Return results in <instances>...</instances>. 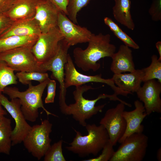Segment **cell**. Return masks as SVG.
Listing matches in <instances>:
<instances>
[{
  "mask_svg": "<svg viewBox=\"0 0 161 161\" xmlns=\"http://www.w3.org/2000/svg\"><path fill=\"white\" fill-rule=\"evenodd\" d=\"M53 4L60 12L67 16L66 10L68 0H47Z\"/></svg>",
  "mask_w": 161,
  "mask_h": 161,
  "instance_id": "obj_34",
  "label": "cell"
},
{
  "mask_svg": "<svg viewBox=\"0 0 161 161\" xmlns=\"http://www.w3.org/2000/svg\"><path fill=\"white\" fill-rule=\"evenodd\" d=\"M49 78L36 86L32 85L31 82L28 84L29 87L26 91H20L15 87H6L3 93L8 95L10 99L17 98L21 105V109L26 120L35 122L38 117V109L41 108L48 116H57L48 111L44 106L42 96L47 86Z\"/></svg>",
  "mask_w": 161,
  "mask_h": 161,
  "instance_id": "obj_3",
  "label": "cell"
},
{
  "mask_svg": "<svg viewBox=\"0 0 161 161\" xmlns=\"http://www.w3.org/2000/svg\"><path fill=\"white\" fill-rule=\"evenodd\" d=\"M85 127L88 134L84 136L74 129L75 137L66 148L81 157L90 154L97 156L109 141L108 133L100 124L97 126L95 124H87Z\"/></svg>",
  "mask_w": 161,
  "mask_h": 161,
  "instance_id": "obj_4",
  "label": "cell"
},
{
  "mask_svg": "<svg viewBox=\"0 0 161 161\" xmlns=\"http://www.w3.org/2000/svg\"><path fill=\"white\" fill-rule=\"evenodd\" d=\"M66 10L68 18L74 23L78 24L77 15L83 8L86 6L91 0H68Z\"/></svg>",
  "mask_w": 161,
  "mask_h": 161,
  "instance_id": "obj_28",
  "label": "cell"
},
{
  "mask_svg": "<svg viewBox=\"0 0 161 161\" xmlns=\"http://www.w3.org/2000/svg\"><path fill=\"white\" fill-rule=\"evenodd\" d=\"M38 0H16L5 14L13 21L34 18Z\"/></svg>",
  "mask_w": 161,
  "mask_h": 161,
  "instance_id": "obj_20",
  "label": "cell"
},
{
  "mask_svg": "<svg viewBox=\"0 0 161 161\" xmlns=\"http://www.w3.org/2000/svg\"><path fill=\"white\" fill-rule=\"evenodd\" d=\"M47 94L45 99V103H53L55 95L56 82L54 80H49L47 85Z\"/></svg>",
  "mask_w": 161,
  "mask_h": 161,
  "instance_id": "obj_32",
  "label": "cell"
},
{
  "mask_svg": "<svg viewBox=\"0 0 161 161\" xmlns=\"http://www.w3.org/2000/svg\"><path fill=\"white\" fill-rule=\"evenodd\" d=\"M110 42L109 34H93L85 49L77 47L74 49L75 63L84 71H96L100 66V64L97 62L102 58H111L115 52L116 47Z\"/></svg>",
  "mask_w": 161,
  "mask_h": 161,
  "instance_id": "obj_1",
  "label": "cell"
},
{
  "mask_svg": "<svg viewBox=\"0 0 161 161\" xmlns=\"http://www.w3.org/2000/svg\"><path fill=\"white\" fill-rule=\"evenodd\" d=\"M7 114L6 112L3 109L0 102V115L4 116Z\"/></svg>",
  "mask_w": 161,
  "mask_h": 161,
  "instance_id": "obj_39",
  "label": "cell"
},
{
  "mask_svg": "<svg viewBox=\"0 0 161 161\" xmlns=\"http://www.w3.org/2000/svg\"><path fill=\"white\" fill-rule=\"evenodd\" d=\"M32 47H21L0 53V59L14 71L41 72L31 49Z\"/></svg>",
  "mask_w": 161,
  "mask_h": 161,
  "instance_id": "obj_8",
  "label": "cell"
},
{
  "mask_svg": "<svg viewBox=\"0 0 161 161\" xmlns=\"http://www.w3.org/2000/svg\"><path fill=\"white\" fill-rule=\"evenodd\" d=\"M16 75L19 81L24 85L28 84L32 80L41 83L49 78L47 72H19Z\"/></svg>",
  "mask_w": 161,
  "mask_h": 161,
  "instance_id": "obj_26",
  "label": "cell"
},
{
  "mask_svg": "<svg viewBox=\"0 0 161 161\" xmlns=\"http://www.w3.org/2000/svg\"><path fill=\"white\" fill-rule=\"evenodd\" d=\"M60 11L52 2L47 0H38L34 18L39 26L41 33H46L57 26Z\"/></svg>",
  "mask_w": 161,
  "mask_h": 161,
  "instance_id": "obj_15",
  "label": "cell"
},
{
  "mask_svg": "<svg viewBox=\"0 0 161 161\" xmlns=\"http://www.w3.org/2000/svg\"><path fill=\"white\" fill-rule=\"evenodd\" d=\"M136 92L140 101L143 103L147 115L153 112L161 113V83L155 79L144 82Z\"/></svg>",
  "mask_w": 161,
  "mask_h": 161,
  "instance_id": "obj_14",
  "label": "cell"
},
{
  "mask_svg": "<svg viewBox=\"0 0 161 161\" xmlns=\"http://www.w3.org/2000/svg\"><path fill=\"white\" fill-rule=\"evenodd\" d=\"M157 157L159 161H161V148H160L157 150Z\"/></svg>",
  "mask_w": 161,
  "mask_h": 161,
  "instance_id": "obj_38",
  "label": "cell"
},
{
  "mask_svg": "<svg viewBox=\"0 0 161 161\" xmlns=\"http://www.w3.org/2000/svg\"><path fill=\"white\" fill-rule=\"evenodd\" d=\"M14 21L5 13H0V35L11 26Z\"/></svg>",
  "mask_w": 161,
  "mask_h": 161,
  "instance_id": "obj_33",
  "label": "cell"
},
{
  "mask_svg": "<svg viewBox=\"0 0 161 161\" xmlns=\"http://www.w3.org/2000/svg\"><path fill=\"white\" fill-rule=\"evenodd\" d=\"M64 84L66 88L74 86H81L90 82H95L106 84L111 88L114 94L125 96L127 93L117 87L112 78L104 79L101 74L95 75H88L79 72L75 67L70 55L68 54L67 61L64 66Z\"/></svg>",
  "mask_w": 161,
  "mask_h": 161,
  "instance_id": "obj_9",
  "label": "cell"
},
{
  "mask_svg": "<svg viewBox=\"0 0 161 161\" xmlns=\"http://www.w3.org/2000/svg\"><path fill=\"white\" fill-rule=\"evenodd\" d=\"M12 130L11 120L4 116L0 123V153L10 154Z\"/></svg>",
  "mask_w": 161,
  "mask_h": 161,
  "instance_id": "obj_23",
  "label": "cell"
},
{
  "mask_svg": "<svg viewBox=\"0 0 161 161\" xmlns=\"http://www.w3.org/2000/svg\"><path fill=\"white\" fill-rule=\"evenodd\" d=\"M16 0H0V13H4L11 7Z\"/></svg>",
  "mask_w": 161,
  "mask_h": 161,
  "instance_id": "obj_35",
  "label": "cell"
},
{
  "mask_svg": "<svg viewBox=\"0 0 161 161\" xmlns=\"http://www.w3.org/2000/svg\"><path fill=\"white\" fill-rule=\"evenodd\" d=\"M64 38L58 26L41 33L32 48V51L40 65L52 58L57 53L60 41Z\"/></svg>",
  "mask_w": 161,
  "mask_h": 161,
  "instance_id": "obj_10",
  "label": "cell"
},
{
  "mask_svg": "<svg viewBox=\"0 0 161 161\" xmlns=\"http://www.w3.org/2000/svg\"><path fill=\"white\" fill-rule=\"evenodd\" d=\"M70 47L64 38L62 39L59 42L58 49L55 55L39 65L41 72H51V78L56 80L59 83V105L63 114L67 105L65 102L66 89L64 84V66L67 61L68 51Z\"/></svg>",
  "mask_w": 161,
  "mask_h": 161,
  "instance_id": "obj_5",
  "label": "cell"
},
{
  "mask_svg": "<svg viewBox=\"0 0 161 161\" xmlns=\"http://www.w3.org/2000/svg\"><path fill=\"white\" fill-rule=\"evenodd\" d=\"M143 76L142 69H136L128 73L114 74L112 78L121 89L131 94L136 92L141 86Z\"/></svg>",
  "mask_w": 161,
  "mask_h": 161,
  "instance_id": "obj_19",
  "label": "cell"
},
{
  "mask_svg": "<svg viewBox=\"0 0 161 161\" xmlns=\"http://www.w3.org/2000/svg\"><path fill=\"white\" fill-rule=\"evenodd\" d=\"M14 70L4 61L0 59V95L8 86L17 83Z\"/></svg>",
  "mask_w": 161,
  "mask_h": 161,
  "instance_id": "obj_25",
  "label": "cell"
},
{
  "mask_svg": "<svg viewBox=\"0 0 161 161\" xmlns=\"http://www.w3.org/2000/svg\"><path fill=\"white\" fill-rule=\"evenodd\" d=\"M111 58L112 61L110 69L114 74L133 72L136 69L132 51L125 45H120L118 51Z\"/></svg>",
  "mask_w": 161,
  "mask_h": 161,
  "instance_id": "obj_17",
  "label": "cell"
},
{
  "mask_svg": "<svg viewBox=\"0 0 161 161\" xmlns=\"http://www.w3.org/2000/svg\"><path fill=\"white\" fill-rule=\"evenodd\" d=\"M148 13L152 20L157 21L161 20V0H152Z\"/></svg>",
  "mask_w": 161,
  "mask_h": 161,
  "instance_id": "obj_30",
  "label": "cell"
},
{
  "mask_svg": "<svg viewBox=\"0 0 161 161\" xmlns=\"http://www.w3.org/2000/svg\"><path fill=\"white\" fill-rule=\"evenodd\" d=\"M63 140H60L51 145L44 156V161H66L63 153Z\"/></svg>",
  "mask_w": 161,
  "mask_h": 161,
  "instance_id": "obj_27",
  "label": "cell"
},
{
  "mask_svg": "<svg viewBox=\"0 0 161 161\" xmlns=\"http://www.w3.org/2000/svg\"><path fill=\"white\" fill-rule=\"evenodd\" d=\"M112 12L115 19L129 29L133 30L135 24L132 19L130 9V0H114Z\"/></svg>",
  "mask_w": 161,
  "mask_h": 161,
  "instance_id": "obj_21",
  "label": "cell"
},
{
  "mask_svg": "<svg viewBox=\"0 0 161 161\" xmlns=\"http://www.w3.org/2000/svg\"><path fill=\"white\" fill-rule=\"evenodd\" d=\"M0 102L14 119L15 123V126L11 134L12 145L14 146L21 143L32 126L26 121L21 110L19 100L15 98L10 101L1 94L0 95Z\"/></svg>",
  "mask_w": 161,
  "mask_h": 161,
  "instance_id": "obj_11",
  "label": "cell"
},
{
  "mask_svg": "<svg viewBox=\"0 0 161 161\" xmlns=\"http://www.w3.org/2000/svg\"><path fill=\"white\" fill-rule=\"evenodd\" d=\"M155 45L159 54V57L158 59L161 60V41H157Z\"/></svg>",
  "mask_w": 161,
  "mask_h": 161,
  "instance_id": "obj_37",
  "label": "cell"
},
{
  "mask_svg": "<svg viewBox=\"0 0 161 161\" xmlns=\"http://www.w3.org/2000/svg\"><path fill=\"white\" fill-rule=\"evenodd\" d=\"M52 126L48 120L42 121L40 124L32 126L22 142L27 151L38 160L44 157L51 145Z\"/></svg>",
  "mask_w": 161,
  "mask_h": 161,
  "instance_id": "obj_6",
  "label": "cell"
},
{
  "mask_svg": "<svg viewBox=\"0 0 161 161\" xmlns=\"http://www.w3.org/2000/svg\"><path fill=\"white\" fill-rule=\"evenodd\" d=\"M105 24L108 26L111 30L113 32H117L122 30L117 24L115 23L111 18L106 17L104 19Z\"/></svg>",
  "mask_w": 161,
  "mask_h": 161,
  "instance_id": "obj_36",
  "label": "cell"
},
{
  "mask_svg": "<svg viewBox=\"0 0 161 161\" xmlns=\"http://www.w3.org/2000/svg\"><path fill=\"white\" fill-rule=\"evenodd\" d=\"M38 37L13 35L0 38V53L16 48L32 47Z\"/></svg>",
  "mask_w": 161,
  "mask_h": 161,
  "instance_id": "obj_22",
  "label": "cell"
},
{
  "mask_svg": "<svg viewBox=\"0 0 161 161\" xmlns=\"http://www.w3.org/2000/svg\"><path fill=\"white\" fill-rule=\"evenodd\" d=\"M66 16L59 12L57 26L68 44L70 46L88 42L93 33L87 28L74 23Z\"/></svg>",
  "mask_w": 161,
  "mask_h": 161,
  "instance_id": "obj_13",
  "label": "cell"
},
{
  "mask_svg": "<svg viewBox=\"0 0 161 161\" xmlns=\"http://www.w3.org/2000/svg\"><path fill=\"white\" fill-rule=\"evenodd\" d=\"M95 89L91 86L84 84L76 86L73 93L75 102L74 103L67 105L63 114L71 115L80 125L85 127L87 124L86 120L101 112L106 105V104H104L95 106L96 102L100 100L108 98L111 100L118 101L124 104L126 103V102L119 98L114 93L112 95L100 94L96 99L91 100L83 97V94L85 92Z\"/></svg>",
  "mask_w": 161,
  "mask_h": 161,
  "instance_id": "obj_2",
  "label": "cell"
},
{
  "mask_svg": "<svg viewBox=\"0 0 161 161\" xmlns=\"http://www.w3.org/2000/svg\"><path fill=\"white\" fill-rule=\"evenodd\" d=\"M125 106L120 102L115 107L108 109L99 123L106 130L109 140L114 146L122 137L126 129V123L123 115Z\"/></svg>",
  "mask_w": 161,
  "mask_h": 161,
  "instance_id": "obj_12",
  "label": "cell"
},
{
  "mask_svg": "<svg viewBox=\"0 0 161 161\" xmlns=\"http://www.w3.org/2000/svg\"><path fill=\"white\" fill-rule=\"evenodd\" d=\"M113 33L117 37L124 43L125 45L134 49H139V46L122 30Z\"/></svg>",
  "mask_w": 161,
  "mask_h": 161,
  "instance_id": "obj_31",
  "label": "cell"
},
{
  "mask_svg": "<svg viewBox=\"0 0 161 161\" xmlns=\"http://www.w3.org/2000/svg\"><path fill=\"white\" fill-rule=\"evenodd\" d=\"M151 60L148 66L142 69L143 72V82L156 79L161 83V60L155 55L152 56Z\"/></svg>",
  "mask_w": 161,
  "mask_h": 161,
  "instance_id": "obj_24",
  "label": "cell"
},
{
  "mask_svg": "<svg viewBox=\"0 0 161 161\" xmlns=\"http://www.w3.org/2000/svg\"><path fill=\"white\" fill-rule=\"evenodd\" d=\"M41 34L38 23L32 18L14 21L11 26L0 35V38L13 35L38 37Z\"/></svg>",
  "mask_w": 161,
  "mask_h": 161,
  "instance_id": "obj_18",
  "label": "cell"
},
{
  "mask_svg": "<svg viewBox=\"0 0 161 161\" xmlns=\"http://www.w3.org/2000/svg\"><path fill=\"white\" fill-rule=\"evenodd\" d=\"M4 116L0 115V123H1L2 119Z\"/></svg>",
  "mask_w": 161,
  "mask_h": 161,
  "instance_id": "obj_40",
  "label": "cell"
},
{
  "mask_svg": "<svg viewBox=\"0 0 161 161\" xmlns=\"http://www.w3.org/2000/svg\"><path fill=\"white\" fill-rule=\"evenodd\" d=\"M135 109L130 111H124L123 115L126 123L125 132L118 142L121 143L128 136L135 133H143L144 126L141 124L148 116L145 112L143 103L138 100L134 102Z\"/></svg>",
  "mask_w": 161,
  "mask_h": 161,
  "instance_id": "obj_16",
  "label": "cell"
},
{
  "mask_svg": "<svg viewBox=\"0 0 161 161\" xmlns=\"http://www.w3.org/2000/svg\"><path fill=\"white\" fill-rule=\"evenodd\" d=\"M114 146L109 140L106 144L102 149L101 153L98 157L83 160V161H109L113 155L114 151Z\"/></svg>",
  "mask_w": 161,
  "mask_h": 161,
  "instance_id": "obj_29",
  "label": "cell"
},
{
  "mask_svg": "<svg viewBox=\"0 0 161 161\" xmlns=\"http://www.w3.org/2000/svg\"><path fill=\"white\" fill-rule=\"evenodd\" d=\"M148 137L143 133L127 137L115 151L110 161H142L148 146Z\"/></svg>",
  "mask_w": 161,
  "mask_h": 161,
  "instance_id": "obj_7",
  "label": "cell"
}]
</instances>
